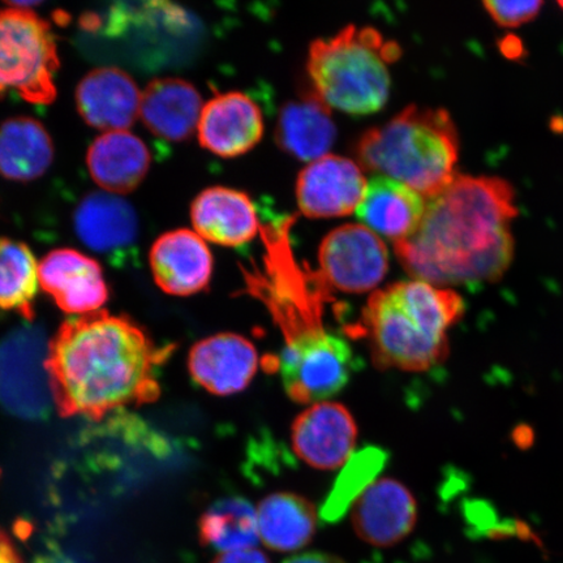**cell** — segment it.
<instances>
[{
	"label": "cell",
	"instance_id": "22",
	"mask_svg": "<svg viewBox=\"0 0 563 563\" xmlns=\"http://www.w3.org/2000/svg\"><path fill=\"white\" fill-rule=\"evenodd\" d=\"M74 223L77 236L96 252H112L135 243L139 218L122 196L93 192L76 208Z\"/></svg>",
	"mask_w": 563,
	"mask_h": 563
},
{
	"label": "cell",
	"instance_id": "31",
	"mask_svg": "<svg viewBox=\"0 0 563 563\" xmlns=\"http://www.w3.org/2000/svg\"><path fill=\"white\" fill-rule=\"evenodd\" d=\"M284 563H346L342 561L336 555L320 553V552H309L302 553L298 555H294V558L288 559Z\"/></svg>",
	"mask_w": 563,
	"mask_h": 563
},
{
	"label": "cell",
	"instance_id": "24",
	"mask_svg": "<svg viewBox=\"0 0 563 563\" xmlns=\"http://www.w3.org/2000/svg\"><path fill=\"white\" fill-rule=\"evenodd\" d=\"M260 539L274 552L291 553L312 540L317 512L312 503L297 493L278 492L263 499L257 509Z\"/></svg>",
	"mask_w": 563,
	"mask_h": 563
},
{
	"label": "cell",
	"instance_id": "23",
	"mask_svg": "<svg viewBox=\"0 0 563 563\" xmlns=\"http://www.w3.org/2000/svg\"><path fill=\"white\" fill-rule=\"evenodd\" d=\"M280 150L300 161L328 156L336 139V126L328 104L314 93L282 108L276 130Z\"/></svg>",
	"mask_w": 563,
	"mask_h": 563
},
{
	"label": "cell",
	"instance_id": "17",
	"mask_svg": "<svg viewBox=\"0 0 563 563\" xmlns=\"http://www.w3.org/2000/svg\"><path fill=\"white\" fill-rule=\"evenodd\" d=\"M141 93L124 70H91L76 90L77 110L87 124L106 132L126 131L140 117Z\"/></svg>",
	"mask_w": 563,
	"mask_h": 563
},
{
	"label": "cell",
	"instance_id": "28",
	"mask_svg": "<svg viewBox=\"0 0 563 563\" xmlns=\"http://www.w3.org/2000/svg\"><path fill=\"white\" fill-rule=\"evenodd\" d=\"M386 463L387 453L376 446L364 448L352 454L322 505L321 519L328 523L340 522L351 505L376 483Z\"/></svg>",
	"mask_w": 563,
	"mask_h": 563
},
{
	"label": "cell",
	"instance_id": "11",
	"mask_svg": "<svg viewBox=\"0 0 563 563\" xmlns=\"http://www.w3.org/2000/svg\"><path fill=\"white\" fill-rule=\"evenodd\" d=\"M357 427L341 404L321 402L295 419L291 431L294 452L309 466L332 471L346 464L355 448Z\"/></svg>",
	"mask_w": 563,
	"mask_h": 563
},
{
	"label": "cell",
	"instance_id": "14",
	"mask_svg": "<svg viewBox=\"0 0 563 563\" xmlns=\"http://www.w3.org/2000/svg\"><path fill=\"white\" fill-rule=\"evenodd\" d=\"M258 104L241 91H229L203 104L199 140L206 150L223 158L243 156L264 135Z\"/></svg>",
	"mask_w": 563,
	"mask_h": 563
},
{
	"label": "cell",
	"instance_id": "29",
	"mask_svg": "<svg viewBox=\"0 0 563 563\" xmlns=\"http://www.w3.org/2000/svg\"><path fill=\"white\" fill-rule=\"evenodd\" d=\"M485 10L498 25L517 27L530 23L539 15L543 2L528 0V2H484Z\"/></svg>",
	"mask_w": 563,
	"mask_h": 563
},
{
	"label": "cell",
	"instance_id": "7",
	"mask_svg": "<svg viewBox=\"0 0 563 563\" xmlns=\"http://www.w3.org/2000/svg\"><path fill=\"white\" fill-rule=\"evenodd\" d=\"M278 367L294 402L317 405L341 393L358 363L346 340L320 329L287 341Z\"/></svg>",
	"mask_w": 563,
	"mask_h": 563
},
{
	"label": "cell",
	"instance_id": "12",
	"mask_svg": "<svg viewBox=\"0 0 563 563\" xmlns=\"http://www.w3.org/2000/svg\"><path fill=\"white\" fill-rule=\"evenodd\" d=\"M42 290L66 313L89 314L109 299L101 266L74 250H56L38 266Z\"/></svg>",
	"mask_w": 563,
	"mask_h": 563
},
{
	"label": "cell",
	"instance_id": "5",
	"mask_svg": "<svg viewBox=\"0 0 563 563\" xmlns=\"http://www.w3.org/2000/svg\"><path fill=\"white\" fill-rule=\"evenodd\" d=\"M400 55L396 41L369 26L349 25L333 37L316 40L307 60L313 93L346 114H373L389 98V66Z\"/></svg>",
	"mask_w": 563,
	"mask_h": 563
},
{
	"label": "cell",
	"instance_id": "26",
	"mask_svg": "<svg viewBox=\"0 0 563 563\" xmlns=\"http://www.w3.org/2000/svg\"><path fill=\"white\" fill-rule=\"evenodd\" d=\"M199 534L202 545L221 553L256 548L260 539L257 510L243 497L218 499L202 514Z\"/></svg>",
	"mask_w": 563,
	"mask_h": 563
},
{
	"label": "cell",
	"instance_id": "16",
	"mask_svg": "<svg viewBox=\"0 0 563 563\" xmlns=\"http://www.w3.org/2000/svg\"><path fill=\"white\" fill-rule=\"evenodd\" d=\"M151 266L162 290L176 297H189L209 286L213 256L197 232L181 229L157 239L151 251Z\"/></svg>",
	"mask_w": 563,
	"mask_h": 563
},
{
	"label": "cell",
	"instance_id": "10",
	"mask_svg": "<svg viewBox=\"0 0 563 563\" xmlns=\"http://www.w3.org/2000/svg\"><path fill=\"white\" fill-rule=\"evenodd\" d=\"M367 186L361 165L328 154L311 162L299 174V208L302 214L316 220L350 216L361 206Z\"/></svg>",
	"mask_w": 563,
	"mask_h": 563
},
{
	"label": "cell",
	"instance_id": "34",
	"mask_svg": "<svg viewBox=\"0 0 563 563\" xmlns=\"http://www.w3.org/2000/svg\"><path fill=\"white\" fill-rule=\"evenodd\" d=\"M559 4H560L561 9L563 10V2H560Z\"/></svg>",
	"mask_w": 563,
	"mask_h": 563
},
{
	"label": "cell",
	"instance_id": "21",
	"mask_svg": "<svg viewBox=\"0 0 563 563\" xmlns=\"http://www.w3.org/2000/svg\"><path fill=\"white\" fill-rule=\"evenodd\" d=\"M87 164L97 186L122 196L145 179L151 153L144 141L129 131L106 132L89 147Z\"/></svg>",
	"mask_w": 563,
	"mask_h": 563
},
{
	"label": "cell",
	"instance_id": "15",
	"mask_svg": "<svg viewBox=\"0 0 563 563\" xmlns=\"http://www.w3.org/2000/svg\"><path fill=\"white\" fill-rule=\"evenodd\" d=\"M195 382L214 396L228 397L249 387L258 367V355L246 338L217 334L196 344L189 354Z\"/></svg>",
	"mask_w": 563,
	"mask_h": 563
},
{
	"label": "cell",
	"instance_id": "6",
	"mask_svg": "<svg viewBox=\"0 0 563 563\" xmlns=\"http://www.w3.org/2000/svg\"><path fill=\"white\" fill-rule=\"evenodd\" d=\"M58 48L51 25L32 10H0V97L51 104L56 97Z\"/></svg>",
	"mask_w": 563,
	"mask_h": 563
},
{
	"label": "cell",
	"instance_id": "33",
	"mask_svg": "<svg viewBox=\"0 0 563 563\" xmlns=\"http://www.w3.org/2000/svg\"><path fill=\"white\" fill-rule=\"evenodd\" d=\"M501 51L508 58L517 59L522 56L523 48L519 40L508 37L501 42Z\"/></svg>",
	"mask_w": 563,
	"mask_h": 563
},
{
	"label": "cell",
	"instance_id": "3",
	"mask_svg": "<svg viewBox=\"0 0 563 563\" xmlns=\"http://www.w3.org/2000/svg\"><path fill=\"white\" fill-rule=\"evenodd\" d=\"M463 313L461 295L427 282H397L373 292L362 320L373 363L406 372L438 367L449 355V330Z\"/></svg>",
	"mask_w": 563,
	"mask_h": 563
},
{
	"label": "cell",
	"instance_id": "25",
	"mask_svg": "<svg viewBox=\"0 0 563 563\" xmlns=\"http://www.w3.org/2000/svg\"><path fill=\"white\" fill-rule=\"evenodd\" d=\"M54 159V145L35 119L16 117L0 124V175L15 181L41 178Z\"/></svg>",
	"mask_w": 563,
	"mask_h": 563
},
{
	"label": "cell",
	"instance_id": "18",
	"mask_svg": "<svg viewBox=\"0 0 563 563\" xmlns=\"http://www.w3.org/2000/svg\"><path fill=\"white\" fill-rule=\"evenodd\" d=\"M195 232L203 241L239 246L253 241L262 230L256 208L236 189L213 187L196 197L191 208Z\"/></svg>",
	"mask_w": 563,
	"mask_h": 563
},
{
	"label": "cell",
	"instance_id": "27",
	"mask_svg": "<svg viewBox=\"0 0 563 563\" xmlns=\"http://www.w3.org/2000/svg\"><path fill=\"white\" fill-rule=\"evenodd\" d=\"M38 266L24 243L0 238V311L16 312L33 320Z\"/></svg>",
	"mask_w": 563,
	"mask_h": 563
},
{
	"label": "cell",
	"instance_id": "13",
	"mask_svg": "<svg viewBox=\"0 0 563 563\" xmlns=\"http://www.w3.org/2000/svg\"><path fill=\"white\" fill-rule=\"evenodd\" d=\"M418 520L417 499L405 484L379 478L364 492L352 510V525L365 543L391 547L413 530Z\"/></svg>",
	"mask_w": 563,
	"mask_h": 563
},
{
	"label": "cell",
	"instance_id": "20",
	"mask_svg": "<svg viewBox=\"0 0 563 563\" xmlns=\"http://www.w3.org/2000/svg\"><path fill=\"white\" fill-rule=\"evenodd\" d=\"M203 109L197 89L181 79L153 80L141 97L140 118L154 135L183 141L194 135Z\"/></svg>",
	"mask_w": 563,
	"mask_h": 563
},
{
	"label": "cell",
	"instance_id": "9",
	"mask_svg": "<svg viewBox=\"0 0 563 563\" xmlns=\"http://www.w3.org/2000/svg\"><path fill=\"white\" fill-rule=\"evenodd\" d=\"M323 284L347 294H364L382 284L389 255L382 238L363 224H344L323 239L319 252Z\"/></svg>",
	"mask_w": 563,
	"mask_h": 563
},
{
	"label": "cell",
	"instance_id": "30",
	"mask_svg": "<svg viewBox=\"0 0 563 563\" xmlns=\"http://www.w3.org/2000/svg\"><path fill=\"white\" fill-rule=\"evenodd\" d=\"M213 563H272L269 558L256 548L244 549L218 555Z\"/></svg>",
	"mask_w": 563,
	"mask_h": 563
},
{
	"label": "cell",
	"instance_id": "32",
	"mask_svg": "<svg viewBox=\"0 0 563 563\" xmlns=\"http://www.w3.org/2000/svg\"><path fill=\"white\" fill-rule=\"evenodd\" d=\"M0 563H23L9 534L0 530Z\"/></svg>",
	"mask_w": 563,
	"mask_h": 563
},
{
	"label": "cell",
	"instance_id": "2",
	"mask_svg": "<svg viewBox=\"0 0 563 563\" xmlns=\"http://www.w3.org/2000/svg\"><path fill=\"white\" fill-rule=\"evenodd\" d=\"M125 316L93 312L68 320L48 343L47 372L62 417L100 420L117 408L154 402L158 369L174 352Z\"/></svg>",
	"mask_w": 563,
	"mask_h": 563
},
{
	"label": "cell",
	"instance_id": "4",
	"mask_svg": "<svg viewBox=\"0 0 563 563\" xmlns=\"http://www.w3.org/2000/svg\"><path fill=\"white\" fill-rule=\"evenodd\" d=\"M356 156L365 170L404 183L428 200L455 178L460 136L446 110L410 106L365 132Z\"/></svg>",
	"mask_w": 563,
	"mask_h": 563
},
{
	"label": "cell",
	"instance_id": "8",
	"mask_svg": "<svg viewBox=\"0 0 563 563\" xmlns=\"http://www.w3.org/2000/svg\"><path fill=\"white\" fill-rule=\"evenodd\" d=\"M47 355L48 343L37 327L19 328L0 341V407L18 418L48 417L54 398Z\"/></svg>",
	"mask_w": 563,
	"mask_h": 563
},
{
	"label": "cell",
	"instance_id": "1",
	"mask_svg": "<svg viewBox=\"0 0 563 563\" xmlns=\"http://www.w3.org/2000/svg\"><path fill=\"white\" fill-rule=\"evenodd\" d=\"M516 191L492 176L455 175L431 199L411 236L394 243L406 272L433 286H470L498 280L514 257L511 224Z\"/></svg>",
	"mask_w": 563,
	"mask_h": 563
},
{
	"label": "cell",
	"instance_id": "19",
	"mask_svg": "<svg viewBox=\"0 0 563 563\" xmlns=\"http://www.w3.org/2000/svg\"><path fill=\"white\" fill-rule=\"evenodd\" d=\"M426 207L424 197L404 183L377 175L368 183L356 216L376 235L398 243L417 231Z\"/></svg>",
	"mask_w": 563,
	"mask_h": 563
}]
</instances>
